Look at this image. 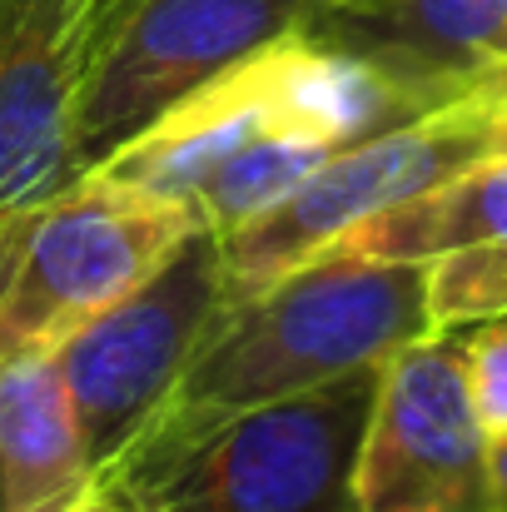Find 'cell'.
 <instances>
[{
	"mask_svg": "<svg viewBox=\"0 0 507 512\" xmlns=\"http://www.w3.org/2000/svg\"><path fill=\"white\" fill-rule=\"evenodd\" d=\"M428 334H438L428 314V264L319 254L214 319L169 398L100 483L160 468L224 423L383 363Z\"/></svg>",
	"mask_w": 507,
	"mask_h": 512,
	"instance_id": "6da1fadb",
	"label": "cell"
},
{
	"mask_svg": "<svg viewBox=\"0 0 507 512\" xmlns=\"http://www.w3.org/2000/svg\"><path fill=\"white\" fill-rule=\"evenodd\" d=\"M199 229L189 209L80 174L0 224V363L60 353Z\"/></svg>",
	"mask_w": 507,
	"mask_h": 512,
	"instance_id": "7a4b0ae2",
	"label": "cell"
},
{
	"mask_svg": "<svg viewBox=\"0 0 507 512\" xmlns=\"http://www.w3.org/2000/svg\"><path fill=\"white\" fill-rule=\"evenodd\" d=\"M493 155H507V100L488 65H478L463 95L329 155L289 199L239 224L234 234H219L229 304L264 294L363 219L418 199Z\"/></svg>",
	"mask_w": 507,
	"mask_h": 512,
	"instance_id": "3957f363",
	"label": "cell"
},
{
	"mask_svg": "<svg viewBox=\"0 0 507 512\" xmlns=\"http://www.w3.org/2000/svg\"><path fill=\"white\" fill-rule=\"evenodd\" d=\"M383 363L254 408L160 468L100 483L130 512H358L353 463Z\"/></svg>",
	"mask_w": 507,
	"mask_h": 512,
	"instance_id": "277c9868",
	"label": "cell"
},
{
	"mask_svg": "<svg viewBox=\"0 0 507 512\" xmlns=\"http://www.w3.org/2000/svg\"><path fill=\"white\" fill-rule=\"evenodd\" d=\"M224 309L229 279L219 234L189 229L140 289H130L115 309H105L55 353L70 383L95 483L169 398L189 353Z\"/></svg>",
	"mask_w": 507,
	"mask_h": 512,
	"instance_id": "5b68a950",
	"label": "cell"
},
{
	"mask_svg": "<svg viewBox=\"0 0 507 512\" xmlns=\"http://www.w3.org/2000/svg\"><path fill=\"white\" fill-rule=\"evenodd\" d=\"M358 512H507L458 329L383 358L353 463Z\"/></svg>",
	"mask_w": 507,
	"mask_h": 512,
	"instance_id": "8992f818",
	"label": "cell"
},
{
	"mask_svg": "<svg viewBox=\"0 0 507 512\" xmlns=\"http://www.w3.org/2000/svg\"><path fill=\"white\" fill-rule=\"evenodd\" d=\"M319 0H135L105 45L75 120V170L90 174L155 115L274 35L309 25Z\"/></svg>",
	"mask_w": 507,
	"mask_h": 512,
	"instance_id": "52a82bcc",
	"label": "cell"
},
{
	"mask_svg": "<svg viewBox=\"0 0 507 512\" xmlns=\"http://www.w3.org/2000/svg\"><path fill=\"white\" fill-rule=\"evenodd\" d=\"M130 5L0 0V224L80 179V100Z\"/></svg>",
	"mask_w": 507,
	"mask_h": 512,
	"instance_id": "ba28073f",
	"label": "cell"
},
{
	"mask_svg": "<svg viewBox=\"0 0 507 512\" xmlns=\"http://www.w3.org/2000/svg\"><path fill=\"white\" fill-rule=\"evenodd\" d=\"M0 473L5 512H65L100 488L55 353L0 363Z\"/></svg>",
	"mask_w": 507,
	"mask_h": 512,
	"instance_id": "9c48e42d",
	"label": "cell"
},
{
	"mask_svg": "<svg viewBox=\"0 0 507 512\" xmlns=\"http://www.w3.org/2000/svg\"><path fill=\"white\" fill-rule=\"evenodd\" d=\"M507 239V155H493L458 179L403 199L358 229L334 239L324 254H353V259H413L433 264L458 249L503 244Z\"/></svg>",
	"mask_w": 507,
	"mask_h": 512,
	"instance_id": "30bf717a",
	"label": "cell"
},
{
	"mask_svg": "<svg viewBox=\"0 0 507 512\" xmlns=\"http://www.w3.org/2000/svg\"><path fill=\"white\" fill-rule=\"evenodd\" d=\"M428 314L433 329H473L507 314V239L458 249L428 264Z\"/></svg>",
	"mask_w": 507,
	"mask_h": 512,
	"instance_id": "8fae6325",
	"label": "cell"
},
{
	"mask_svg": "<svg viewBox=\"0 0 507 512\" xmlns=\"http://www.w3.org/2000/svg\"><path fill=\"white\" fill-rule=\"evenodd\" d=\"M463 353H468V388H473L478 418L498 438L507 433V314L473 324L463 334Z\"/></svg>",
	"mask_w": 507,
	"mask_h": 512,
	"instance_id": "7c38bea8",
	"label": "cell"
},
{
	"mask_svg": "<svg viewBox=\"0 0 507 512\" xmlns=\"http://www.w3.org/2000/svg\"><path fill=\"white\" fill-rule=\"evenodd\" d=\"M65 512H130V508H125V503H120L115 493H105V488H95L90 498H80L75 508H65Z\"/></svg>",
	"mask_w": 507,
	"mask_h": 512,
	"instance_id": "4fadbf2b",
	"label": "cell"
},
{
	"mask_svg": "<svg viewBox=\"0 0 507 512\" xmlns=\"http://www.w3.org/2000/svg\"><path fill=\"white\" fill-rule=\"evenodd\" d=\"M493 478H498V498H503V508H507V433L493 438Z\"/></svg>",
	"mask_w": 507,
	"mask_h": 512,
	"instance_id": "5bb4252c",
	"label": "cell"
},
{
	"mask_svg": "<svg viewBox=\"0 0 507 512\" xmlns=\"http://www.w3.org/2000/svg\"><path fill=\"white\" fill-rule=\"evenodd\" d=\"M324 10H348V5H363V0H319Z\"/></svg>",
	"mask_w": 507,
	"mask_h": 512,
	"instance_id": "9a60e30c",
	"label": "cell"
},
{
	"mask_svg": "<svg viewBox=\"0 0 507 512\" xmlns=\"http://www.w3.org/2000/svg\"><path fill=\"white\" fill-rule=\"evenodd\" d=\"M493 55H507V25H503V35H498V45H493ZM493 55H488V60H493Z\"/></svg>",
	"mask_w": 507,
	"mask_h": 512,
	"instance_id": "2e32d148",
	"label": "cell"
},
{
	"mask_svg": "<svg viewBox=\"0 0 507 512\" xmlns=\"http://www.w3.org/2000/svg\"><path fill=\"white\" fill-rule=\"evenodd\" d=\"M0 512H5V473H0Z\"/></svg>",
	"mask_w": 507,
	"mask_h": 512,
	"instance_id": "e0dca14e",
	"label": "cell"
},
{
	"mask_svg": "<svg viewBox=\"0 0 507 512\" xmlns=\"http://www.w3.org/2000/svg\"><path fill=\"white\" fill-rule=\"evenodd\" d=\"M488 5H503V10H507V0H488Z\"/></svg>",
	"mask_w": 507,
	"mask_h": 512,
	"instance_id": "ac0fdd59",
	"label": "cell"
}]
</instances>
